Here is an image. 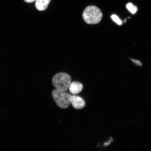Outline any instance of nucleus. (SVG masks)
Listing matches in <instances>:
<instances>
[{
	"instance_id": "1",
	"label": "nucleus",
	"mask_w": 151,
	"mask_h": 151,
	"mask_svg": "<svg viewBox=\"0 0 151 151\" xmlns=\"http://www.w3.org/2000/svg\"><path fill=\"white\" fill-rule=\"evenodd\" d=\"M103 14L100 9L95 6H89L83 11V17L86 23L96 24L101 22Z\"/></svg>"
},
{
	"instance_id": "2",
	"label": "nucleus",
	"mask_w": 151,
	"mask_h": 151,
	"mask_svg": "<svg viewBox=\"0 0 151 151\" xmlns=\"http://www.w3.org/2000/svg\"><path fill=\"white\" fill-rule=\"evenodd\" d=\"M71 82V78L67 73H57L52 80V84L56 89L66 91L69 89Z\"/></svg>"
},
{
	"instance_id": "3",
	"label": "nucleus",
	"mask_w": 151,
	"mask_h": 151,
	"mask_svg": "<svg viewBox=\"0 0 151 151\" xmlns=\"http://www.w3.org/2000/svg\"><path fill=\"white\" fill-rule=\"evenodd\" d=\"M52 95L57 105L61 108H67L71 104L72 95L66 91L56 89L52 91Z\"/></svg>"
},
{
	"instance_id": "4",
	"label": "nucleus",
	"mask_w": 151,
	"mask_h": 151,
	"mask_svg": "<svg viewBox=\"0 0 151 151\" xmlns=\"http://www.w3.org/2000/svg\"><path fill=\"white\" fill-rule=\"evenodd\" d=\"M71 104L73 107L76 109H81L84 108L86 103L82 98L75 95H72Z\"/></svg>"
},
{
	"instance_id": "5",
	"label": "nucleus",
	"mask_w": 151,
	"mask_h": 151,
	"mask_svg": "<svg viewBox=\"0 0 151 151\" xmlns=\"http://www.w3.org/2000/svg\"><path fill=\"white\" fill-rule=\"evenodd\" d=\"M83 88V86L81 83L78 82H73L71 83L69 89L71 93L75 95L80 93Z\"/></svg>"
},
{
	"instance_id": "6",
	"label": "nucleus",
	"mask_w": 151,
	"mask_h": 151,
	"mask_svg": "<svg viewBox=\"0 0 151 151\" xmlns=\"http://www.w3.org/2000/svg\"><path fill=\"white\" fill-rule=\"evenodd\" d=\"M50 1L51 0H36V7L39 11H44L47 8Z\"/></svg>"
},
{
	"instance_id": "7",
	"label": "nucleus",
	"mask_w": 151,
	"mask_h": 151,
	"mask_svg": "<svg viewBox=\"0 0 151 151\" xmlns=\"http://www.w3.org/2000/svg\"><path fill=\"white\" fill-rule=\"evenodd\" d=\"M128 10L132 14H134L137 11V8L136 6L133 5L131 3L127 4L126 6Z\"/></svg>"
},
{
	"instance_id": "8",
	"label": "nucleus",
	"mask_w": 151,
	"mask_h": 151,
	"mask_svg": "<svg viewBox=\"0 0 151 151\" xmlns=\"http://www.w3.org/2000/svg\"><path fill=\"white\" fill-rule=\"evenodd\" d=\"M111 18L112 19L113 21L116 22L117 24H119V25H121L122 24V20L120 19V18H119L116 15H112V16H111Z\"/></svg>"
},
{
	"instance_id": "9",
	"label": "nucleus",
	"mask_w": 151,
	"mask_h": 151,
	"mask_svg": "<svg viewBox=\"0 0 151 151\" xmlns=\"http://www.w3.org/2000/svg\"><path fill=\"white\" fill-rule=\"evenodd\" d=\"M131 60H132V62H133L134 63L136 64L137 65L139 66L142 65V64L141 62L139 61V60H135L133 59H131Z\"/></svg>"
},
{
	"instance_id": "10",
	"label": "nucleus",
	"mask_w": 151,
	"mask_h": 151,
	"mask_svg": "<svg viewBox=\"0 0 151 151\" xmlns=\"http://www.w3.org/2000/svg\"><path fill=\"white\" fill-rule=\"evenodd\" d=\"M112 139L111 138V139H110V140H109L108 142H106L105 143L104 146H107V145H108L111 142V141H112Z\"/></svg>"
},
{
	"instance_id": "11",
	"label": "nucleus",
	"mask_w": 151,
	"mask_h": 151,
	"mask_svg": "<svg viewBox=\"0 0 151 151\" xmlns=\"http://www.w3.org/2000/svg\"><path fill=\"white\" fill-rule=\"evenodd\" d=\"M24 1H25L26 2L31 3L33 2L36 1V0H24Z\"/></svg>"
}]
</instances>
